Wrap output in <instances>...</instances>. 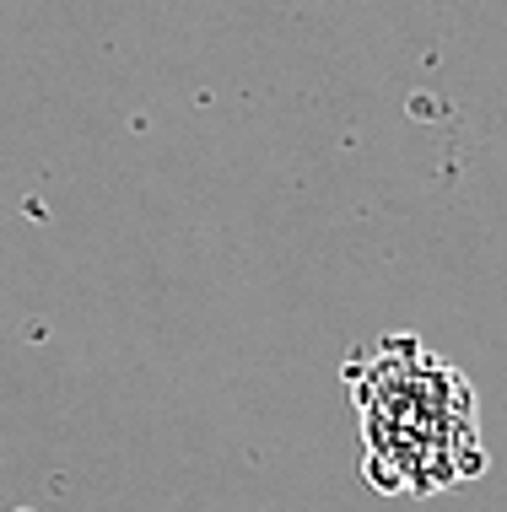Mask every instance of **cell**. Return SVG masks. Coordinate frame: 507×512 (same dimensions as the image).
Listing matches in <instances>:
<instances>
[{"label": "cell", "instance_id": "cell-1", "mask_svg": "<svg viewBox=\"0 0 507 512\" xmlns=\"http://www.w3.org/2000/svg\"><path fill=\"white\" fill-rule=\"evenodd\" d=\"M362 426V475L383 496H437L486 475L470 378L416 335H383L346 362Z\"/></svg>", "mask_w": 507, "mask_h": 512}]
</instances>
